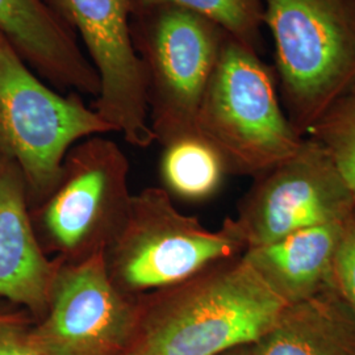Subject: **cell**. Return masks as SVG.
Wrapping results in <instances>:
<instances>
[{"mask_svg": "<svg viewBox=\"0 0 355 355\" xmlns=\"http://www.w3.org/2000/svg\"><path fill=\"white\" fill-rule=\"evenodd\" d=\"M354 215V196L343 175L320 145L304 139L290 158L257 177L232 218L249 249Z\"/></svg>", "mask_w": 355, "mask_h": 355, "instance_id": "cell-8", "label": "cell"}, {"mask_svg": "<svg viewBox=\"0 0 355 355\" xmlns=\"http://www.w3.org/2000/svg\"><path fill=\"white\" fill-rule=\"evenodd\" d=\"M290 121L303 136L355 82V0H262Z\"/></svg>", "mask_w": 355, "mask_h": 355, "instance_id": "cell-4", "label": "cell"}, {"mask_svg": "<svg viewBox=\"0 0 355 355\" xmlns=\"http://www.w3.org/2000/svg\"><path fill=\"white\" fill-rule=\"evenodd\" d=\"M333 286L355 312V215L343 227L333 267Z\"/></svg>", "mask_w": 355, "mask_h": 355, "instance_id": "cell-18", "label": "cell"}, {"mask_svg": "<svg viewBox=\"0 0 355 355\" xmlns=\"http://www.w3.org/2000/svg\"><path fill=\"white\" fill-rule=\"evenodd\" d=\"M128 175L127 155L114 141L99 135L76 144L38 212L45 253L76 263L104 252L127 216Z\"/></svg>", "mask_w": 355, "mask_h": 355, "instance_id": "cell-6", "label": "cell"}, {"mask_svg": "<svg viewBox=\"0 0 355 355\" xmlns=\"http://www.w3.org/2000/svg\"><path fill=\"white\" fill-rule=\"evenodd\" d=\"M78 33L99 76L94 111L136 148L155 140L148 105L145 69L132 35L128 0H45Z\"/></svg>", "mask_w": 355, "mask_h": 355, "instance_id": "cell-9", "label": "cell"}, {"mask_svg": "<svg viewBox=\"0 0 355 355\" xmlns=\"http://www.w3.org/2000/svg\"><path fill=\"white\" fill-rule=\"evenodd\" d=\"M345 223L302 229L278 241L249 248L242 257L286 305L333 286V267Z\"/></svg>", "mask_w": 355, "mask_h": 355, "instance_id": "cell-13", "label": "cell"}, {"mask_svg": "<svg viewBox=\"0 0 355 355\" xmlns=\"http://www.w3.org/2000/svg\"><path fill=\"white\" fill-rule=\"evenodd\" d=\"M24 178L0 157V297L44 318L64 262L45 253L28 214Z\"/></svg>", "mask_w": 355, "mask_h": 355, "instance_id": "cell-11", "label": "cell"}, {"mask_svg": "<svg viewBox=\"0 0 355 355\" xmlns=\"http://www.w3.org/2000/svg\"><path fill=\"white\" fill-rule=\"evenodd\" d=\"M246 250L232 217L217 230L178 211L171 195L148 187L132 195L127 216L104 250L114 286L141 297L165 290Z\"/></svg>", "mask_w": 355, "mask_h": 355, "instance_id": "cell-3", "label": "cell"}, {"mask_svg": "<svg viewBox=\"0 0 355 355\" xmlns=\"http://www.w3.org/2000/svg\"><path fill=\"white\" fill-rule=\"evenodd\" d=\"M6 322H29V321H28V318H24L23 315H19V313L0 315V324H6Z\"/></svg>", "mask_w": 355, "mask_h": 355, "instance_id": "cell-20", "label": "cell"}, {"mask_svg": "<svg viewBox=\"0 0 355 355\" xmlns=\"http://www.w3.org/2000/svg\"><path fill=\"white\" fill-rule=\"evenodd\" d=\"M250 347L253 355H355V312L331 286L286 305Z\"/></svg>", "mask_w": 355, "mask_h": 355, "instance_id": "cell-14", "label": "cell"}, {"mask_svg": "<svg viewBox=\"0 0 355 355\" xmlns=\"http://www.w3.org/2000/svg\"><path fill=\"white\" fill-rule=\"evenodd\" d=\"M161 177L171 196L189 202L209 199L220 189L225 173V162L220 153L193 132L179 136L164 145Z\"/></svg>", "mask_w": 355, "mask_h": 355, "instance_id": "cell-15", "label": "cell"}, {"mask_svg": "<svg viewBox=\"0 0 355 355\" xmlns=\"http://www.w3.org/2000/svg\"><path fill=\"white\" fill-rule=\"evenodd\" d=\"M139 316V297L114 286L101 252L62 265L48 311L29 336L46 355H125Z\"/></svg>", "mask_w": 355, "mask_h": 355, "instance_id": "cell-10", "label": "cell"}, {"mask_svg": "<svg viewBox=\"0 0 355 355\" xmlns=\"http://www.w3.org/2000/svg\"><path fill=\"white\" fill-rule=\"evenodd\" d=\"M328 154L355 199V82L306 129Z\"/></svg>", "mask_w": 355, "mask_h": 355, "instance_id": "cell-17", "label": "cell"}, {"mask_svg": "<svg viewBox=\"0 0 355 355\" xmlns=\"http://www.w3.org/2000/svg\"><path fill=\"white\" fill-rule=\"evenodd\" d=\"M145 69L149 120L162 145L196 132L195 121L225 33L196 13L157 7L132 15Z\"/></svg>", "mask_w": 355, "mask_h": 355, "instance_id": "cell-7", "label": "cell"}, {"mask_svg": "<svg viewBox=\"0 0 355 355\" xmlns=\"http://www.w3.org/2000/svg\"><path fill=\"white\" fill-rule=\"evenodd\" d=\"M110 132L76 92L64 96L44 85L0 33V157L17 166L36 195L51 193L76 144Z\"/></svg>", "mask_w": 355, "mask_h": 355, "instance_id": "cell-5", "label": "cell"}, {"mask_svg": "<svg viewBox=\"0 0 355 355\" xmlns=\"http://www.w3.org/2000/svg\"><path fill=\"white\" fill-rule=\"evenodd\" d=\"M195 129L220 153L228 171L254 178L290 158L304 141L283 112L268 69L255 51L228 35Z\"/></svg>", "mask_w": 355, "mask_h": 355, "instance_id": "cell-2", "label": "cell"}, {"mask_svg": "<svg viewBox=\"0 0 355 355\" xmlns=\"http://www.w3.org/2000/svg\"><path fill=\"white\" fill-rule=\"evenodd\" d=\"M125 355H218L253 345L286 304L241 255L165 290L139 297Z\"/></svg>", "mask_w": 355, "mask_h": 355, "instance_id": "cell-1", "label": "cell"}, {"mask_svg": "<svg viewBox=\"0 0 355 355\" xmlns=\"http://www.w3.org/2000/svg\"><path fill=\"white\" fill-rule=\"evenodd\" d=\"M132 15L157 7H175L212 21L229 37L257 51L263 23L262 0H128Z\"/></svg>", "mask_w": 355, "mask_h": 355, "instance_id": "cell-16", "label": "cell"}, {"mask_svg": "<svg viewBox=\"0 0 355 355\" xmlns=\"http://www.w3.org/2000/svg\"><path fill=\"white\" fill-rule=\"evenodd\" d=\"M218 355H253L252 354V347L250 345L246 346H239V347H233L230 350H227L224 353Z\"/></svg>", "mask_w": 355, "mask_h": 355, "instance_id": "cell-21", "label": "cell"}, {"mask_svg": "<svg viewBox=\"0 0 355 355\" xmlns=\"http://www.w3.org/2000/svg\"><path fill=\"white\" fill-rule=\"evenodd\" d=\"M28 324H0V355H46L31 338Z\"/></svg>", "mask_w": 355, "mask_h": 355, "instance_id": "cell-19", "label": "cell"}, {"mask_svg": "<svg viewBox=\"0 0 355 355\" xmlns=\"http://www.w3.org/2000/svg\"><path fill=\"white\" fill-rule=\"evenodd\" d=\"M0 33L51 83L94 95L101 82L73 29L45 0H0Z\"/></svg>", "mask_w": 355, "mask_h": 355, "instance_id": "cell-12", "label": "cell"}]
</instances>
